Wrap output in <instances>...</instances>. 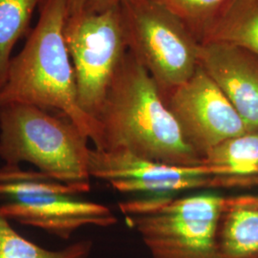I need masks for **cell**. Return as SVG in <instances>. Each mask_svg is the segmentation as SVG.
Instances as JSON below:
<instances>
[{
  "label": "cell",
  "mask_w": 258,
  "mask_h": 258,
  "mask_svg": "<svg viewBox=\"0 0 258 258\" xmlns=\"http://www.w3.org/2000/svg\"><path fill=\"white\" fill-rule=\"evenodd\" d=\"M97 120L102 150H124L171 166H204L156 82L129 51L113 77Z\"/></svg>",
  "instance_id": "obj_1"
},
{
  "label": "cell",
  "mask_w": 258,
  "mask_h": 258,
  "mask_svg": "<svg viewBox=\"0 0 258 258\" xmlns=\"http://www.w3.org/2000/svg\"><path fill=\"white\" fill-rule=\"evenodd\" d=\"M67 17L65 0H43L37 25L11 60L7 80L0 89V106L22 103L55 111L72 120L94 148L100 149V123L79 102L74 67L65 41Z\"/></svg>",
  "instance_id": "obj_2"
},
{
  "label": "cell",
  "mask_w": 258,
  "mask_h": 258,
  "mask_svg": "<svg viewBox=\"0 0 258 258\" xmlns=\"http://www.w3.org/2000/svg\"><path fill=\"white\" fill-rule=\"evenodd\" d=\"M88 141L61 114L22 103L0 106V159L4 164L29 163L81 194L91 188Z\"/></svg>",
  "instance_id": "obj_3"
},
{
  "label": "cell",
  "mask_w": 258,
  "mask_h": 258,
  "mask_svg": "<svg viewBox=\"0 0 258 258\" xmlns=\"http://www.w3.org/2000/svg\"><path fill=\"white\" fill-rule=\"evenodd\" d=\"M226 197L213 192L120 204L151 258H221L218 231Z\"/></svg>",
  "instance_id": "obj_4"
},
{
  "label": "cell",
  "mask_w": 258,
  "mask_h": 258,
  "mask_svg": "<svg viewBox=\"0 0 258 258\" xmlns=\"http://www.w3.org/2000/svg\"><path fill=\"white\" fill-rule=\"evenodd\" d=\"M81 191L39 171L0 166V214L9 221L38 228L61 239L86 226L107 228L118 219L102 204L79 199Z\"/></svg>",
  "instance_id": "obj_5"
},
{
  "label": "cell",
  "mask_w": 258,
  "mask_h": 258,
  "mask_svg": "<svg viewBox=\"0 0 258 258\" xmlns=\"http://www.w3.org/2000/svg\"><path fill=\"white\" fill-rule=\"evenodd\" d=\"M128 51L165 96L191 78L200 41L184 22L155 0H121Z\"/></svg>",
  "instance_id": "obj_6"
},
{
  "label": "cell",
  "mask_w": 258,
  "mask_h": 258,
  "mask_svg": "<svg viewBox=\"0 0 258 258\" xmlns=\"http://www.w3.org/2000/svg\"><path fill=\"white\" fill-rule=\"evenodd\" d=\"M64 37L74 67L79 102L97 120L113 77L128 52L120 4L99 13L83 12L67 18Z\"/></svg>",
  "instance_id": "obj_7"
},
{
  "label": "cell",
  "mask_w": 258,
  "mask_h": 258,
  "mask_svg": "<svg viewBox=\"0 0 258 258\" xmlns=\"http://www.w3.org/2000/svg\"><path fill=\"white\" fill-rule=\"evenodd\" d=\"M89 173L121 194L178 192L212 187H244L240 178L214 175L206 166L166 165L124 150L91 148Z\"/></svg>",
  "instance_id": "obj_8"
},
{
  "label": "cell",
  "mask_w": 258,
  "mask_h": 258,
  "mask_svg": "<svg viewBox=\"0 0 258 258\" xmlns=\"http://www.w3.org/2000/svg\"><path fill=\"white\" fill-rule=\"evenodd\" d=\"M164 98L185 141L203 160L222 142L247 131L237 111L201 65Z\"/></svg>",
  "instance_id": "obj_9"
},
{
  "label": "cell",
  "mask_w": 258,
  "mask_h": 258,
  "mask_svg": "<svg viewBox=\"0 0 258 258\" xmlns=\"http://www.w3.org/2000/svg\"><path fill=\"white\" fill-rule=\"evenodd\" d=\"M199 63L239 114L247 131L258 130V55L225 42H200Z\"/></svg>",
  "instance_id": "obj_10"
},
{
  "label": "cell",
  "mask_w": 258,
  "mask_h": 258,
  "mask_svg": "<svg viewBox=\"0 0 258 258\" xmlns=\"http://www.w3.org/2000/svg\"><path fill=\"white\" fill-rule=\"evenodd\" d=\"M199 41L230 43L258 55V0H229Z\"/></svg>",
  "instance_id": "obj_11"
},
{
  "label": "cell",
  "mask_w": 258,
  "mask_h": 258,
  "mask_svg": "<svg viewBox=\"0 0 258 258\" xmlns=\"http://www.w3.org/2000/svg\"><path fill=\"white\" fill-rule=\"evenodd\" d=\"M204 166L214 175L258 180V130L222 142L204 157Z\"/></svg>",
  "instance_id": "obj_12"
},
{
  "label": "cell",
  "mask_w": 258,
  "mask_h": 258,
  "mask_svg": "<svg viewBox=\"0 0 258 258\" xmlns=\"http://www.w3.org/2000/svg\"><path fill=\"white\" fill-rule=\"evenodd\" d=\"M221 258H258V210L226 208L218 231Z\"/></svg>",
  "instance_id": "obj_13"
},
{
  "label": "cell",
  "mask_w": 258,
  "mask_h": 258,
  "mask_svg": "<svg viewBox=\"0 0 258 258\" xmlns=\"http://www.w3.org/2000/svg\"><path fill=\"white\" fill-rule=\"evenodd\" d=\"M43 0H0V89L7 80L12 53L28 31Z\"/></svg>",
  "instance_id": "obj_14"
},
{
  "label": "cell",
  "mask_w": 258,
  "mask_h": 258,
  "mask_svg": "<svg viewBox=\"0 0 258 258\" xmlns=\"http://www.w3.org/2000/svg\"><path fill=\"white\" fill-rule=\"evenodd\" d=\"M92 248L90 240H83L57 250L44 249L21 236L0 214V258H87Z\"/></svg>",
  "instance_id": "obj_15"
},
{
  "label": "cell",
  "mask_w": 258,
  "mask_h": 258,
  "mask_svg": "<svg viewBox=\"0 0 258 258\" xmlns=\"http://www.w3.org/2000/svg\"><path fill=\"white\" fill-rule=\"evenodd\" d=\"M173 13L199 39L229 0H155Z\"/></svg>",
  "instance_id": "obj_16"
},
{
  "label": "cell",
  "mask_w": 258,
  "mask_h": 258,
  "mask_svg": "<svg viewBox=\"0 0 258 258\" xmlns=\"http://www.w3.org/2000/svg\"><path fill=\"white\" fill-rule=\"evenodd\" d=\"M121 0H88L84 12L99 13L104 10L118 6Z\"/></svg>",
  "instance_id": "obj_17"
},
{
  "label": "cell",
  "mask_w": 258,
  "mask_h": 258,
  "mask_svg": "<svg viewBox=\"0 0 258 258\" xmlns=\"http://www.w3.org/2000/svg\"><path fill=\"white\" fill-rule=\"evenodd\" d=\"M88 0H65L68 17H75L84 12Z\"/></svg>",
  "instance_id": "obj_18"
}]
</instances>
